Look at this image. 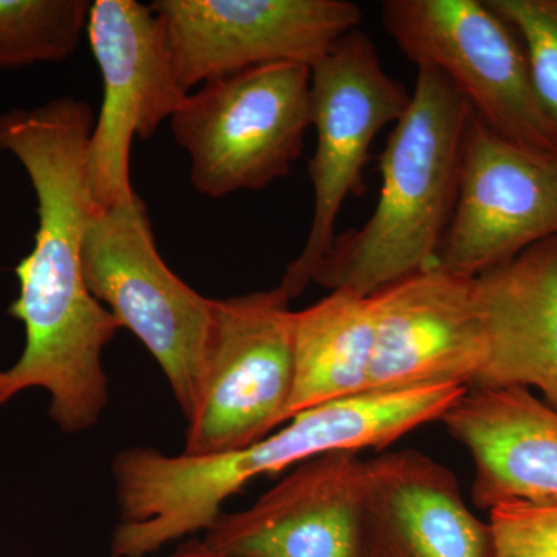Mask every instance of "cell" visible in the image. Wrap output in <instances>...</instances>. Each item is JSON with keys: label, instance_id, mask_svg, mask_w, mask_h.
Returning <instances> with one entry per match:
<instances>
[{"label": "cell", "instance_id": "14", "mask_svg": "<svg viewBox=\"0 0 557 557\" xmlns=\"http://www.w3.org/2000/svg\"><path fill=\"white\" fill-rule=\"evenodd\" d=\"M362 557H496V547L453 471L401 449L368 460Z\"/></svg>", "mask_w": 557, "mask_h": 557}, {"label": "cell", "instance_id": "17", "mask_svg": "<svg viewBox=\"0 0 557 557\" xmlns=\"http://www.w3.org/2000/svg\"><path fill=\"white\" fill-rule=\"evenodd\" d=\"M373 335L370 296L336 289L295 311V388L288 420L325 403L368 394Z\"/></svg>", "mask_w": 557, "mask_h": 557}, {"label": "cell", "instance_id": "21", "mask_svg": "<svg viewBox=\"0 0 557 557\" xmlns=\"http://www.w3.org/2000/svg\"><path fill=\"white\" fill-rule=\"evenodd\" d=\"M170 557H234L219 552L208 544L205 539L189 537L180 542L177 548L172 552Z\"/></svg>", "mask_w": 557, "mask_h": 557}, {"label": "cell", "instance_id": "13", "mask_svg": "<svg viewBox=\"0 0 557 557\" xmlns=\"http://www.w3.org/2000/svg\"><path fill=\"white\" fill-rule=\"evenodd\" d=\"M366 471L355 450L311 458L203 539L234 557H362Z\"/></svg>", "mask_w": 557, "mask_h": 557}, {"label": "cell", "instance_id": "8", "mask_svg": "<svg viewBox=\"0 0 557 557\" xmlns=\"http://www.w3.org/2000/svg\"><path fill=\"white\" fill-rule=\"evenodd\" d=\"M410 97L383 69L375 44L359 28L347 33L311 67L310 120L317 149L309 175L314 208L306 244L278 284L289 299L298 298L311 284L335 240L344 201L364 190L362 171L376 135L405 115Z\"/></svg>", "mask_w": 557, "mask_h": 557}, {"label": "cell", "instance_id": "20", "mask_svg": "<svg viewBox=\"0 0 557 557\" xmlns=\"http://www.w3.org/2000/svg\"><path fill=\"white\" fill-rule=\"evenodd\" d=\"M496 557H557V502H512L490 509Z\"/></svg>", "mask_w": 557, "mask_h": 557}, {"label": "cell", "instance_id": "3", "mask_svg": "<svg viewBox=\"0 0 557 557\" xmlns=\"http://www.w3.org/2000/svg\"><path fill=\"white\" fill-rule=\"evenodd\" d=\"M471 115L442 72L418 65L409 108L380 156L376 207L361 228L335 237L311 284L370 296L437 267L456 208Z\"/></svg>", "mask_w": 557, "mask_h": 557}, {"label": "cell", "instance_id": "2", "mask_svg": "<svg viewBox=\"0 0 557 557\" xmlns=\"http://www.w3.org/2000/svg\"><path fill=\"white\" fill-rule=\"evenodd\" d=\"M465 391L443 384L325 403L296 413L255 445L223 456L123 450L112 463L120 522L110 556L150 557L207 533L222 515V505L251 480L333 450L386 448L417 428L442 420Z\"/></svg>", "mask_w": 557, "mask_h": 557}, {"label": "cell", "instance_id": "9", "mask_svg": "<svg viewBox=\"0 0 557 557\" xmlns=\"http://www.w3.org/2000/svg\"><path fill=\"white\" fill-rule=\"evenodd\" d=\"M86 32L104 86L87 146V183L94 211H106L138 197L131 182L134 138L152 137L189 94L178 83L152 7L137 0H95Z\"/></svg>", "mask_w": 557, "mask_h": 557}, {"label": "cell", "instance_id": "22", "mask_svg": "<svg viewBox=\"0 0 557 557\" xmlns=\"http://www.w3.org/2000/svg\"><path fill=\"white\" fill-rule=\"evenodd\" d=\"M0 376H2V372H0Z\"/></svg>", "mask_w": 557, "mask_h": 557}, {"label": "cell", "instance_id": "18", "mask_svg": "<svg viewBox=\"0 0 557 557\" xmlns=\"http://www.w3.org/2000/svg\"><path fill=\"white\" fill-rule=\"evenodd\" d=\"M89 10L87 0H0V70L67 60Z\"/></svg>", "mask_w": 557, "mask_h": 557}, {"label": "cell", "instance_id": "4", "mask_svg": "<svg viewBox=\"0 0 557 557\" xmlns=\"http://www.w3.org/2000/svg\"><path fill=\"white\" fill-rule=\"evenodd\" d=\"M83 271L91 296L148 348L188 420L207 369L215 299L166 265L139 197L123 207L91 209Z\"/></svg>", "mask_w": 557, "mask_h": 557}, {"label": "cell", "instance_id": "7", "mask_svg": "<svg viewBox=\"0 0 557 557\" xmlns=\"http://www.w3.org/2000/svg\"><path fill=\"white\" fill-rule=\"evenodd\" d=\"M281 288L215 300L214 327L185 449L193 457L248 448L288 421L295 388V311Z\"/></svg>", "mask_w": 557, "mask_h": 557}, {"label": "cell", "instance_id": "15", "mask_svg": "<svg viewBox=\"0 0 557 557\" xmlns=\"http://www.w3.org/2000/svg\"><path fill=\"white\" fill-rule=\"evenodd\" d=\"M474 463L472 502H557V410L523 387H472L442 417Z\"/></svg>", "mask_w": 557, "mask_h": 557}, {"label": "cell", "instance_id": "12", "mask_svg": "<svg viewBox=\"0 0 557 557\" xmlns=\"http://www.w3.org/2000/svg\"><path fill=\"white\" fill-rule=\"evenodd\" d=\"M370 299L375 335L368 394L472 386L486 348L474 277L432 267Z\"/></svg>", "mask_w": 557, "mask_h": 557}, {"label": "cell", "instance_id": "10", "mask_svg": "<svg viewBox=\"0 0 557 557\" xmlns=\"http://www.w3.org/2000/svg\"><path fill=\"white\" fill-rule=\"evenodd\" d=\"M183 89L242 70L299 62L313 67L362 10L348 0H156Z\"/></svg>", "mask_w": 557, "mask_h": 557}, {"label": "cell", "instance_id": "11", "mask_svg": "<svg viewBox=\"0 0 557 557\" xmlns=\"http://www.w3.org/2000/svg\"><path fill=\"white\" fill-rule=\"evenodd\" d=\"M557 237V150L498 137L472 113L453 219L437 267L478 277Z\"/></svg>", "mask_w": 557, "mask_h": 557}, {"label": "cell", "instance_id": "16", "mask_svg": "<svg viewBox=\"0 0 557 557\" xmlns=\"http://www.w3.org/2000/svg\"><path fill=\"white\" fill-rule=\"evenodd\" d=\"M475 278L485 358L471 387H530L557 410V237Z\"/></svg>", "mask_w": 557, "mask_h": 557}, {"label": "cell", "instance_id": "5", "mask_svg": "<svg viewBox=\"0 0 557 557\" xmlns=\"http://www.w3.org/2000/svg\"><path fill=\"white\" fill-rule=\"evenodd\" d=\"M311 67L274 62L208 81L172 116L190 183L209 199L262 190L288 175L311 126Z\"/></svg>", "mask_w": 557, "mask_h": 557}, {"label": "cell", "instance_id": "19", "mask_svg": "<svg viewBox=\"0 0 557 557\" xmlns=\"http://www.w3.org/2000/svg\"><path fill=\"white\" fill-rule=\"evenodd\" d=\"M525 50L542 108L557 127V0H486Z\"/></svg>", "mask_w": 557, "mask_h": 557}, {"label": "cell", "instance_id": "1", "mask_svg": "<svg viewBox=\"0 0 557 557\" xmlns=\"http://www.w3.org/2000/svg\"><path fill=\"white\" fill-rule=\"evenodd\" d=\"M90 106L64 97L0 115V150L16 157L38 200L30 255L16 267L20 296L9 313L25 329L20 359L0 376V406L22 392L50 395V417L67 434L89 431L109 401L102 351L121 324L91 296L83 242L91 207Z\"/></svg>", "mask_w": 557, "mask_h": 557}, {"label": "cell", "instance_id": "6", "mask_svg": "<svg viewBox=\"0 0 557 557\" xmlns=\"http://www.w3.org/2000/svg\"><path fill=\"white\" fill-rule=\"evenodd\" d=\"M381 22L408 60L437 69L498 137L557 150L525 50L486 0H386Z\"/></svg>", "mask_w": 557, "mask_h": 557}]
</instances>
